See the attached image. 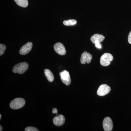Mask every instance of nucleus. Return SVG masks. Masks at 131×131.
<instances>
[{"instance_id":"f257e3e1","label":"nucleus","mask_w":131,"mask_h":131,"mask_svg":"<svg viewBox=\"0 0 131 131\" xmlns=\"http://www.w3.org/2000/svg\"><path fill=\"white\" fill-rule=\"evenodd\" d=\"M28 64L26 62H24L15 66L13 68V71L15 73L21 74L25 73L28 70Z\"/></svg>"},{"instance_id":"f03ea898","label":"nucleus","mask_w":131,"mask_h":131,"mask_svg":"<svg viewBox=\"0 0 131 131\" xmlns=\"http://www.w3.org/2000/svg\"><path fill=\"white\" fill-rule=\"evenodd\" d=\"M25 103V101L23 98H16L11 102L9 106L12 109L17 110L23 107Z\"/></svg>"},{"instance_id":"7ed1b4c3","label":"nucleus","mask_w":131,"mask_h":131,"mask_svg":"<svg viewBox=\"0 0 131 131\" xmlns=\"http://www.w3.org/2000/svg\"><path fill=\"white\" fill-rule=\"evenodd\" d=\"M113 59V57L112 54L108 53H105L101 57V65L103 66H108L110 65Z\"/></svg>"},{"instance_id":"20e7f679","label":"nucleus","mask_w":131,"mask_h":131,"mask_svg":"<svg viewBox=\"0 0 131 131\" xmlns=\"http://www.w3.org/2000/svg\"><path fill=\"white\" fill-rule=\"evenodd\" d=\"M111 90L110 87L106 84L101 85L97 91V94L99 96H103L109 93Z\"/></svg>"},{"instance_id":"39448f33","label":"nucleus","mask_w":131,"mask_h":131,"mask_svg":"<svg viewBox=\"0 0 131 131\" xmlns=\"http://www.w3.org/2000/svg\"><path fill=\"white\" fill-rule=\"evenodd\" d=\"M62 81L67 86L70 85L71 80L69 73L66 70H64L59 73Z\"/></svg>"},{"instance_id":"423d86ee","label":"nucleus","mask_w":131,"mask_h":131,"mask_svg":"<svg viewBox=\"0 0 131 131\" xmlns=\"http://www.w3.org/2000/svg\"><path fill=\"white\" fill-rule=\"evenodd\" d=\"M103 129L105 131H111L113 128V121L109 117L105 118L103 122Z\"/></svg>"},{"instance_id":"0eeeda50","label":"nucleus","mask_w":131,"mask_h":131,"mask_svg":"<svg viewBox=\"0 0 131 131\" xmlns=\"http://www.w3.org/2000/svg\"><path fill=\"white\" fill-rule=\"evenodd\" d=\"M54 50L57 54L61 56H64L66 54V50L62 43L58 42L55 44L54 46Z\"/></svg>"},{"instance_id":"6e6552de","label":"nucleus","mask_w":131,"mask_h":131,"mask_svg":"<svg viewBox=\"0 0 131 131\" xmlns=\"http://www.w3.org/2000/svg\"><path fill=\"white\" fill-rule=\"evenodd\" d=\"M92 58L93 57L90 53L86 51H84L82 54L80 61L81 63L83 64H84L86 63H89L91 62Z\"/></svg>"},{"instance_id":"1a4fd4ad","label":"nucleus","mask_w":131,"mask_h":131,"mask_svg":"<svg viewBox=\"0 0 131 131\" xmlns=\"http://www.w3.org/2000/svg\"><path fill=\"white\" fill-rule=\"evenodd\" d=\"M32 47V43L30 42H27L21 47L20 50V54L22 55H25L28 54L31 51Z\"/></svg>"},{"instance_id":"9d476101","label":"nucleus","mask_w":131,"mask_h":131,"mask_svg":"<svg viewBox=\"0 0 131 131\" xmlns=\"http://www.w3.org/2000/svg\"><path fill=\"white\" fill-rule=\"evenodd\" d=\"M65 117L62 115H59L54 117L53 120V123L57 126H62L65 122Z\"/></svg>"},{"instance_id":"9b49d317","label":"nucleus","mask_w":131,"mask_h":131,"mask_svg":"<svg viewBox=\"0 0 131 131\" xmlns=\"http://www.w3.org/2000/svg\"><path fill=\"white\" fill-rule=\"evenodd\" d=\"M105 39V37L103 35L96 34L91 37L90 40L93 43L95 44L97 43H101L103 42Z\"/></svg>"},{"instance_id":"f8f14e48","label":"nucleus","mask_w":131,"mask_h":131,"mask_svg":"<svg viewBox=\"0 0 131 131\" xmlns=\"http://www.w3.org/2000/svg\"><path fill=\"white\" fill-rule=\"evenodd\" d=\"M45 74L47 80L50 82H52L54 80V75L50 70L48 69H46L44 70Z\"/></svg>"},{"instance_id":"ddd939ff","label":"nucleus","mask_w":131,"mask_h":131,"mask_svg":"<svg viewBox=\"0 0 131 131\" xmlns=\"http://www.w3.org/2000/svg\"><path fill=\"white\" fill-rule=\"evenodd\" d=\"M17 5L22 7H26L28 6V0H14Z\"/></svg>"},{"instance_id":"4468645a","label":"nucleus","mask_w":131,"mask_h":131,"mask_svg":"<svg viewBox=\"0 0 131 131\" xmlns=\"http://www.w3.org/2000/svg\"><path fill=\"white\" fill-rule=\"evenodd\" d=\"M77 23V21L75 19H70L64 21V25L66 26H73L75 25Z\"/></svg>"},{"instance_id":"2eb2a0df","label":"nucleus","mask_w":131,"mask_h":131,"mask_svg":"<svg viewBox=\"0 0 131 131\" xmlns=\"http://www.w3.org/2000/svg\"><path fill=\"white\" fill-rule=\"evenodd\" d=\"M6 49V46L2 44H0V56H1L4 54Z\"/></svg>"},{"instance_id":"dca6fc26","label":"nucleus","mask_w":131,"mask_h":131,"mask_svg":"<svg viewBox=\"0 0 131 131\" xmlns=\"http://www.w3.org/2000/svg\"><path fill=\"white\" fill-rule=\"evenodd\" d=\"M25 131H38L39 130L35 127L32 126H29L27 127L25 129Z\"/></svg>"},{"instance_id":"f3484780","label":"nucleus","mask_w":131,"mask_h":131,"mask_svg":"<svg viewBox=\"0 0 131 131\" xmlns=\"http://www.w3.org/2000/svg\"><path fill=\"white\" fill-rule=\"evenodd\" d=\"M128 40L129 43L131 44V31L129 33V36H128Z\"/></svg>"},{"instance_id":"a211bd4d","label":"nucleus","mask_w":131,"mask_h":131,"mask_svg":"<svg viewBox=\"0 0 131 131\" xmlns=\"http://www.w3.org/2000/svg\"><path fill=\"white\" fill-rule=\"evenodd\" d=\"M100 43H97L95 44V47L98 49H101L102 48V46Z\"/></svg>"},{"instance_id":"6ab92c4d","label":"nucleus","mask_w":131,"mask_h":131,"mask_svg":"<svg viewBox=\"0 0 131 131\" xmlns=\"http://www.w3.org/2000/svg\"><path fill=\"white\" fill-rule=\"evenodd\" d=\"M52 113L56 114L57 115H59L58 114V110L57 108H53V109H52Z\"/></svg>"},{"instance_id":"aec40b11","label":"nucleus","mask_w":131,"mask_h":131,"mask_svg":"<svg viewBox=\"0 0 131 131\" xmlns=\"http://www.w3.org/2000/svg\"><path fill=\"white\" fill-rule=\"evenodd\" d=\"M0 128H1V129H0V131H2L3 130V128L2 126L1 125L0 126Z\"/></svg>"},{"instance_id":"412c9836","label":"nucleus","mask_w":131,"mask_h":131,"mask_svg":"<svg viewBox=\"0 0 131 131\" xmlns=\"http://www.w3.org/2000/svg\"><path fill=\"white\" fill-rule=\"evenodd\" d=\"M2 118V115L1 114H0V119H1Z\"/></svg>"}]
</instances>
